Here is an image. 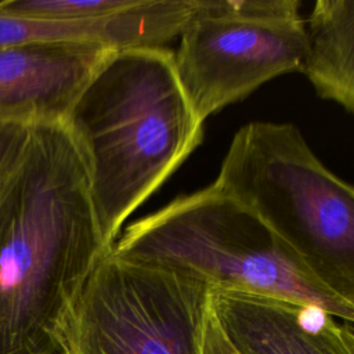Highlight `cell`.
Wrapping results in <instances>:
<instances>
[{
	"mask_svg": "<svg viewBox=\"0 0 354 354\" xmlns=\"http://www.w3.org/2000/svg\"><path fill=\"white\" fill-rule=\"evenodd\" d=\"M324 100L354 111V0H318L304 22L300 66Z\"/></svg>",
	"mask_w": 354,
	"mask_h": 354,
	"instance_id": "cell-9",
	"label": "cell"
},
{
	"mask_svg": "<svg viewBox=\"0 0 354 354\" xmlns=\"http://www.w3.org/2000/svg\"><path fill=\"white\" fill-rule=\"evenodd\" d=\"M304 21L297 0H194L173 65L202 123L263 83L300 71Z\"/></svg>",
	"mask_w": 354,
	"mask_h": 354,
	"instance_id": "cell-6",
	"label": "cell"
},
{
	"mask_svg": "<svg viewBox=\"0 0 354 354\" xmlns=\"http://www.w3.org/2000/svg\"><path fill=\"white\" fill-rule=\"evenodd\" d=\"M113 50L97 43L0 48V123H64L80 91Z\"/></svg>",
	"mask_w": 354,
	"mask_h": 354,
	"instance_id": "cell-7",
	"label": "cell"
},
{
	"mask_svg": "<svg viewBox=\"0 0 354 354\" xmlns=\"http://www.w3.org/2000/svg\"><path fill=\"white\" fill-rule=\"evenodd\" d=\"M111 252L185 272L213 290L313 304L354 321L353 303L324 286L250 209L214 183L130 224Z\"/></svg>",
	"mask_w": 354,
	"mask_h": 354,
	"instance_id": "cell-3",
	"label": "cell"
},
{
	"mask_svg": "<svg viewBox=\"0 0 354 354\" xmlns=\"http://www.w3.org/2000/svg\"><path fill=\"white\" fill-rule=\"evenodd\" d=\"M133 0H3L0 7L14 15L44 21H82L113 14Z\"/></svg>",
	"mask_w": 354,
	"mask_h": 354,
	"instance_id": "cell-11",
	"label": "cell"
},
{
	"mask_svg": "<svg viewBox=\"0 0 354 354\" xmlns=\"http://www.w3.org/2000/svg\"><path fill=\"white\" fill-rule=\"evenodd\" d=\"M106 250L65 123L32 126L0 195V354H66L75 304Z\"/></svg>",
	"mask_w": 354,
	"mask_h": 354,
	"instance_id": "cell-1",
	"label": "cell"
},
{
	"mask_svg": "<svg viewBox=\"0 0 354 354\" xmlns=\"http://www.w3.org/2000/svg\"><path fill=\"white\" fill-rule=\"evenodd\" d=\"M212 288L106 250L75 304L66 354H203Z\"/></svg>",
	"mask_w": 354,
	"mask_h": 354,
	"instance_id": "cell-5",
	"label": "cell"
},
{
	"mask_svg": "<svg viewBox=\"0 0 354 354\" xmlns=\"http://www.w3.org/2000/svg\"><path fill=\"white\" fill-rule=\"evenodd\" d=\"M214 184L250 209L324 286L354 304V189L296 126L241 127Z\"/></svg>",
	"mask_w": 354,
	"mask_h": 354,
	"instance_id": "cell-4",
	"label": "cell"
},
{
	"mask_svg": "<svg viewBox=\"0 0 354 354\" xmlns=\"http://www.w3.org/2000/svg\"><path fill=\"white\" fill-rule=\"evenodd\" d=\"M101 25L97 19L44 21L25 18L0 7V48L32 43H97Z\"/></svg>",
	"mask_w": 354,
	"mask_h": 354,
	"instance_id": "cell-10",
	"label": "cell"
},
{
	"mask_svg": "<svg viewBox=\"0 0 354 354\" xmlns=\"http://www.w3.org/2000/svg\"><path fill=\"white\" fill-rule=\"evenodd\" d=\"M212 314L236 354H354L353 324L313 304L212 290Z\"/></svg>",
	"mask_w": 354,
	"mask_h": 354,
	"instance_id": "cell-8",
	"label": "cell"
},
{
	"mask_svg": "<svg viewBox=\"0 0 354 354\" xmlns=\"http://www.w3.org/2000/svg\"><path fill=\"white\" fill-rule=\"evenodd\" d=\"M30 133L32 126L0 123V195L24 158Z\"/></svg>",
	"mask_w": 354,
	"mask_h": 354,
	"instance_id": "cell-12",
	"label": "cell"
},
{
	"mask_svg": "<svg viewBox=\"0 0 354 354\" xmlns=\"http://www.w3.org/2000/svg\"><path fill=\"white\" fill-rule=\"evenodd\" d=\"M203 354H236L235 350L228 343V340L225 339V336L223 335L212 313L205 326Z\"/></svg>",
	"mask_w": 354,
	"mask_h": 354,
	"instance_id": "cell-13",
	"label": "cell"
},
{
	"mask_svg": "<svg viewBox=\"0 0 354 354\" xmlns=\"http://www.w3.org/2000/svg\"><path fill=\"white\" fill-rule=\"evenodd\" d=\"M65 126L83 159L91 205L111 249L126 218L202 142L163 47L111 51L97 66Z\"/></svg>",
	"mask_w": 354,
	"mask_h": 354,
	"instance_id": "cell-2",
	"label": "cell"
}]
</instances>
